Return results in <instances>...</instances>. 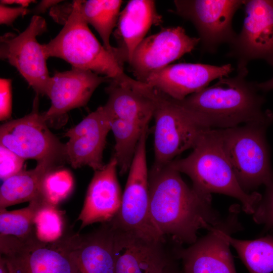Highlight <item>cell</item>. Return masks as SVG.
<instances>
[{
	"label": "cell",
	"mask_w": 273,
	"mask_h": 273,
	"mask_svg": "<svg viewBox=\"0 0 273 273\" xmlns=\"http://www.w3.org/2000/svg\"><path fill=\"white\" fill-rule=\"evenodd\" d=\"M150 212L152 223L163 237L180 245H191L198 232L210 231L223 220L203 196L189 187L180 173L169 165L149 172Z\"/></svg>",
	"instance_id": "6da1fadb"
},
{
	"label": "cell",
	"mask_w": 273,
	"mask_h": 273,
	"mask_svg": "<svg viewBox=\"0 0 273 273\" xmlns=\"http://www.w3.org/2000/svg\"><path fill=\"white\" fill-rule=\"evenodd\" d=\"M248 72L247 68L238 69L235 76L221 78L178 101L208 128L227 129L251 123L268 125L273 113L263 110L264 99L256 82L247 79Z\"/></svg>",
	"instance_id": "7a4b0ae2"
},
{
	"label": "cell",
	"mask_w": 273,
	"mask_h": 273,
	"mask_svg": "<svg viewBox=\"0 0 273 273\" xmlns=\"http://www.w3.org/2000/svg\"><path fill=\"white\" fill-rule=\"evenodd\" d=\"M169 165L187 175L193 189L203 196L226 195L239 200L243 210L253 214L262 196L247 193L239 185L225 154L218 129H208L187 157L174 160Z\"/></svg>",
	"instance_id": "3957f363"
},
{
	"label": "cell",
	"mask_w": 273,
	"mask_h": 273,
	"mask_svg": "<svg viewBox=\"0 0 273 273\" xmlns=\"http://www.w3.org/2000/svg\"><path fill=\"white\" fill-rule=\"evenodd\" d=\"M47 57H57L73 68L104 75L112 81L131 86L136 80L126 75L116 52L102 45L81 15L79 1H75L64 27L49 42L42 44ZM116 48V47H115Z\"/></svg>",
	"instance_id": "277c9868"
},
{
	"label": "cell",
	"mask_w": 273,
	"mask_h": 273,
	"mask_svg": "<svg viewBox=\"0 0 273 273\" xmlns=\"http://www.w3.org/2000/svg\"><path fill=\"white\" fill-rule=\"evenodd\" d=\"M133 87L148 97L154 105V162L152 168L168 165L177 155L193 149L204 131L210 129L179 101L146 83L139 81Z\"/></svg>",
	"instance_id": "5b68a950"
},
{
	"label": "cell",
	"mask_w": 273,
	"mask_h": 273,
	"mask_svg": "<svg viewBox=\"0 0 273 273\" xmlns=\"http://www.w3.org/2000/svg\"><path fill=\"white\" fill-rule=\"evenodd\" d=\"M104 105L111 117L115 153L121 174L128 171L139 143L153 117L151 100L135 89L118 83L107 88Z\"/></svg>",
	"instance_id": "8992f818"
},
{
	"label": "cell",
	"mask_w": 273,
	"mask_h": 273,
	"mask_svg": "<svg viewBox=\"0 0 273 273\" xmlns=\"http://www.w3.org/2000/svg\"><path fill=\"white\" fill-rule=\"evenodd\" d=\"M267 126L251 123L218 129L223 149L237 180L247 193L273 181L265 138Z\"/></svg>",
	"instance_id": "52a82bcc"
},
{
	"label": "cell",
	"mask_w": 273,
	"mask_h": 273,
	"mask_svg": "<svg viewBox=\"0 0 273 273\" xmlns=\"http://www.w3.org/2000/svg\"><path fill=\"white\" fill-rule=\"evenodd\" d=\"M148 130L144 132L139 143L129 169L120 209L110 221L119 231L161 239L164 237L155 229L150 212L149 171L146 147Z\"/></svg>",
	"instance_id": "ba28073f"
},
{
	"label": "cell",
	"mask_w": 273,
	"mask_h": 273,
	"mask_svg": "<svg viewBox=\"0 0 273 273\" xmlns=\"http://www.w3.org/2000/svg\"><path fill=\"white\" fill-rule=\"evenodd\" d=\"M245 0H175L174 12L196 28L203 51L214 53L223 43L230 44L237 33L232 26L236 12Z\"/></svg>",
	"instance_id": "9c48e42d"
},
{
	"label": "cell",
	"mask_w": 273,
	"mask_h": 273,
	"mask_svg": "<svg viewBox=\"0 0 273 273\" xmlns=\"http://www.w3.org/2000/svg\"><path fill=\"white\" fill-rule=\"evenodd\" d=\"M0 143L25 160H52L61 164L66 160L65 144L50 131L43 114L35 108L28 115L2 125Z\"/></svg>",
	"instance_id": "30bf717a"
},
{
	"label": "cell",
	"mask_w": 273,
	"mask_h": 273,
	"mask_svg": "<svg viewBox=\"0 0 273 273\" xmlns=\"http://www.w3.org/2000/svg\"><path fill=\"white\" fill-rule=\"evenodd\" d=\"M239 212V205L233 206L219 224L188 247L179 248L183 273H236L226 234L242 230Z\"/></svg>",
	"instance_id": "8fae6325"
},
{
	"label": "cell",
	"mask_w": 273,
	"mask_h": 273,
	"mask_svg": "<svg viewBox=\"0 0 273 273\" xmlns=\"http://www.w3.org/2000/svg\"><path fill=\"white\" fill-rule=\"evenodd\" d=\"M47 29L45 19L32 16L26 29L18 35L6 34L1 37V58L15 67L38 94L46 95L51 81L42 45L36 37Z\"/></svg>",
	"instance_id": "7c38bea8"
},
{
	"label": "cell",
	"mask_w": 273,
	"mask_h": 273,
	"mask_svg": "<svg viewBox=\"0 0 273 273\" xmlns=\"http://www.w3.org/2000/svg\"><path fill=\"white\" fill-rule=\"evenodd\" d=\"M244 6L242 29L227 56L237 61V69L247 68L256 59L273 67V0H245Z\"/></svg>",
	"instance_id": "4fadbf2b"
},
{
	"label": "cell",
	"mask_w": 273,
	"mask_h": 273,
	"mask_svg": "<svg viewBox=\"0 0 273 273\" xmlns=\"http://www.w3.org/2000/svg\"><path fill=\"white\" fill-rule=\"evenodd\" d=\"M114 229L116 273H160L179 260L178 250L183 245L174 241L169 244L170 239H152Z\"/></svg>",
	"instance_id": "5bb4252c"
},
{
	"label": "cell",
	"mask_w": 273,
	"mask_h": 273,
	"mask_svg": "<svg viewBox=\"0 0 273 273\" xmlns=\"http://www.w3.org/2000/svg\"><path fill=\"white\" fill-rule=\"evenodd\" d=\"M200 41L180 26L164 28L146 37L135 50L129 64L135 80L145 83L152 74L192 52Z\"/></svg>",
	"instance_id": "9a60e30c"
},
{
	"label": "cell",
	"mask_w": 273,
	"mask_h": 273,
	"mask_svg": "<svg viewBox=\"0 0 273 273\" xmlns=\"http://www.w3.org/2000/svg\"><path fill=\"white\" fill-rule=\"evenodd\" d=\"M1 254L15 257L24 273H77L64 237L51 243L35 233L24 239L0 236Z\"/></svg>",
	"instance_id": "2e32d148"
},
{
	"label": "cell",
	"mask_w": 273,
	"mask_h": 273,
	"mask_svg": "<svg viewBox=\"0 0 273 273\" xmlns=\"http://www.w3.org/2000/svg\"><path fill=\"white\" fill-rule=\"evenodd\" d=\"M111 130V117L101 106L65 133L66 159L74 168L88 166L95 171L102 169L106 138Z\"/></svg>",
	"instance_id": "e0dca14e"
},
{
	"label": "cell",
	"mask_w": 273,
	"mask_h": 273,
	"mask_svg": "<svg viewBox=\"0 0 273 273\" xmlns=\"http://www.w3.org/2000/svg\"><path fill=\"white\" fill-rule=\"evenodd\" d=\"M233 70L231 64L221 66L192 63L170 64L152 74L145 83L180 101L208 86L213 80L228 77Z\"/></svg>",
	"instance_id": "ac0fdd59"
},
{
	"label": "cell",
	"mask_w": 273,
	"mask_h": 273,
	"mask_svg": "<svg viewBox=\"0 0 273 273\" xmlns=\"http://www.w3.org/2000/svg\"><path fill=\"white\" fill-rule=\"evenodd\" d=\"M64 239L77 273H116L115 232L110 221L90 233Z\"/></svg>",
	"instance_id": "d6986e66"
},
{
	"label": "cell",
	"mask_w": 273,
	"mask_h": 273,
	"mask_svg": "<svg viewBox=\"0 0 273 273\" xmlns=\"http://www.w3.org/2000/svg\"><path fill=\"white\" fill-rule=\"evenodd\" d=\"M110 80L106 76L76 68L56 72L51 77L46 94L51 104L43 113L44 117L48 121L84 106L99 85Z\"/></svg>",
	"instance_id": "ffe728a7"
},
{
	"label": "cell",
	"mask_w": 273,
	"mask_h": 273,
	"mask_svg": "<svg viewBox=\"0 0 273 273\" xmlns=\"http://www.w3.org/2000/svg\"><path fill=\"white\" fill-rule=\"evenodd\" d=\"M117 161L113 156L101 169L95 171L78 218L80 229L89 224L111 221L118 213L122 194L117 179Z\"/></svg>",
	"instance_id": "44dd1931"
},
{
	"label": "cell",
	"mask_w": 273,
	"mask_h": 273,
	"mask_svg": "<svg viewBox=\"0 0 273 273\" xmlns=\"http://www.w3.org/2000/svg\"><path fill=\"white\" fill-rule=\"evenodd\" d=\"M162 22L156 3L152 0L129 1L120 12L114 35L117 42V55L120 63L129 64L134 52L145 38L152 26Z\"/></svg>",
	"instance_id": "7402d4cb"
},
{
	"label": "cell",
	"mask_w": 273,
	"mask_h": 273,
	"mask_svg": "<svg viewBox=\"0 0 273 273\" xmlns=\"http://www.w3.org/2000/svg\"><path fill=\"white\" fill-rule=\"evenodd\" d=\"M61 164L52 160L37 162L29 170H21L4 180L0 189V209L22 202H30L41 195L46 175Z\"/></svg>",
	"instance_id": "603a6c76"
},
{
	"label": "cell",
	"mask_w": 273,
	"mask_h": 273,
	"mask_svg": "<svg viewBox=\"0 0 273 273\" xmlns=\"http://www.w3.org/2000/svg\"><path fill=\"white\" fill-rule=\"evenodd\" d=\"M122 3L121 0L79 1L83 19L96 30L103 46L110 51H116L110 43V38L116 26Z\"/></svg>",
	"instance_id": "cb8c5ba5"
},
{
	"label": "cell",
	"mask_w": 273,
	"mask_h": 273,
	"mask_svg": "<svg viewBox=\"0 0 273 273\" xmlns=\"http://www.w3.org/2000/svg\"><path fill=\"white\" fill-rule=\"evenodd\" d=\"M231 234H226V238L250 273L273 272V236L242 240L232 237Z\"/></svg>",
	"instance_id": "d4e9b609"
},
{
	"label": "cell",
	"mask_w": 273,
	"mask_h": 273,
	"mask_svg": "<svg viewBox=\"0 0 273 273\" xmlns=\"http://www.w3.org/2000/svg\"><path fill=\"white\" fill-rule=\"evenodd\" d=\"M49 203L41 195L29 202L25 208L13 211L0 209L1 236L24 239L35 233L34 220L38 211Z\"/></svg>",
	"instance_id": "484cf974"
},
{
	"label": "cell",
	"mask_w": 273,
	"mask_h": 273,
	"mask_svg": "<svg viewBox=\"0 0 273 273\" xmlns=\"http://www.w3.org/2000/svg\"><path fill=\"white\" fill-rule=\"evenodd\" d=\"M73 188V179L66 169H55L44 177L41 188V195L50 204L56 206L66 198Z\"/></svg>",
	"instance_id": "4316f807"
},
{
	"label": "cell",
	"mask_w": 273,
	"mask_h": 273,
	"mask_svg": "<svg viewBox=\"0 0 273 273\" xmlns=\"http://www.w3.org/2000/svg\"><path fill=\"white\" fill-rule=\"evenodd\" d=\"M34 226L36 236L39 240L47 243L55 242L63 235L62 214L56 206L47 204L37 213Z\"/></svg>",
	"instance_id": "83f0119b"
},
{
	"label": "cell",
	"mask_w": 273,
	"mask_h": 273,
	"mask_svg": "<svg viewBox=\"0 0 273 273\" xmlns=\"http://www.w3.org/2000/svg\"><path fill=\"white\" fill-rule=\"evenodd\" d=\"M252 215L254 222L263 224L264 230L273 228V181L266 186L264 195Z\"/></svg>",
	"instance_id": "f1b7e54d"
},
{
	"label": "cell",
	"mask_w": 273,
	"mask_h": 273,
	"mask_svg": "<svg viewBox=\"0 0 273 273\" xmlns=\"http://www.w3.org/2000/svg\"><path fill=\"white\" fill-rule=\"evenodd\" d=\"M25 159L0 145V177L3 181L22 170Z\"/></svg>",
	"instance_id": "f546056e"
},
{
	"label": "cell",
	"mask_w": 273,
	"mask_h": 273,
	"mask_svg": "<svg viewBox=\"0 0 273 273\" xmlns=\"http://www.w3.org/2000/svg\"><path fill=\"white\" fill-rule=\"evenodd\" d=\"M12 113L11 80L10 79H0V119H9Z\"/></svg>",
	"instance_id": "4dcf8cb0"
},
{
	"label": "cell",
	"mask_w": 273,
	"mask_h": 273,
	"mask_svg": "<svg viewBox=\"0 0 273 273\" xmlns=\"http://www.w3.org/2000/svg\"><path fill=\"white\" fill-rule=\"evenodd\" d=\"M29 12L26 8L21 7L12 8L6 5H0V23L12 25L14 21L19 16L26 15Z\"/></svg>",
	"instance_id": "1f68e13d"
},
{
	"label": "cell",
	"mask_w": 273,
	"mask_h": 273,
	"mask_svg": "<svg viewBox=\"0 0 273 273\" xmlns=\"http://www.w3.org/2000/svg\"><path fill=\"white\" fill-rule=\"evenodd\" d=\"M0 273H24L17 260L9 255L1 254Z\"/></svg>",
	"instance_id": "d6a6232c"
},
{
	"label": "cell",
	"mask_w": 273,
	"mask_h": 273,
	"mask_svg": "<svg viewBox=\"0 0 273 273\" xmlns=\"http://www.w3.org/2000/svg\"><path fill=\"white\" fill-rule=\"evenodd\" d=\"M34 2V1L30 0H3L1 1V4L5 5L15 4L18 5L20 7L26 8L30 4Z\"/></svg>",
	"instance_id": "836d02e7"
},
{
	"label": "cell",
	"mask_w": 273,
	"mask_h": 273,
	"mask_svg": "<svg viewBox=\"0 0 273 273\" xmlns=\"http://www.w3.org/2000/svg\"><path fill=\"white\" fill-rule=\"evenodd\" d=\"M256 86L260 91L268 92L273 89V77L269 80L260 83H256Z\"/></svg>",
	"instance_id": "e575fe53"
},
{
	"label": "cell",
	"mask_w": 273,
	"mask_h": 273,
	"mask_svg": "<svg viewBox=\"0 0 273 273\" xmlns=\"http://www.w3.org/2000/svg\"><path fill=\"white\" fill-rule=\"evenodd\" d=\"M58 1H43L37 6L35 11L37 12H43L48 8L60 2Z\"/></svg>",
	"instance_id": "d590c367"
},
{
	"label": "cell",
	"mask_w": 273,
	"mask_h": 273,
	"mask_svg": "<svg viewBox=\"0 0 273 273\" xmlns=\"http://www.w3.org/2000/svg\"><path fill=\"white\" fill-rule=\"evenodd\" d=\"M160 273H183V272L178 268L176 261L168 266Z\"/></svg>",
	"instance_id": "8d00e7d4"
}]
</instances>
